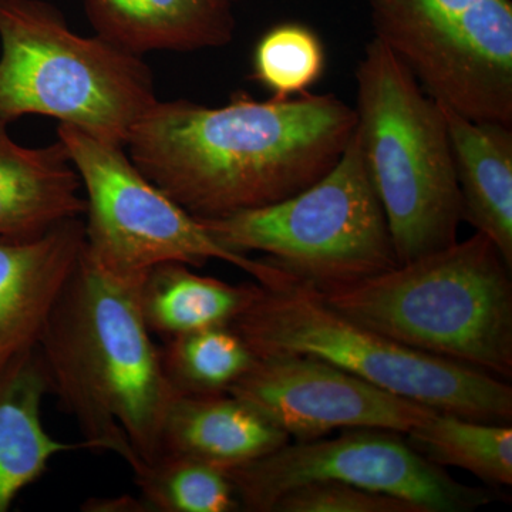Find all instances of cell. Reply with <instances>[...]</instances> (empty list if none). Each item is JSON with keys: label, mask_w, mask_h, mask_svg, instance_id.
<instances>
[{"label": "cell", "mask_w": 512, "mask_h": 512, "mask_svg": "<svg viewBox=\"0 0 512 512\" xmlns=\"http://www.w3.org/2000/svg\"><path fill=\"white\" fill-rule=\"evenodd\" d=\"M353 107L335 94L227 104L158 100L134 127L131 161L198 220L275 204L328 173L355 133Z\"/></svg>", "instance_id": "cell-1"}, {"label": "cell", "mask_w": 512, "mask_h": 512, "mask_svg": "<svg viewBox=\"0 0 512 512\" xmlns=\"http://www.w3.org/2000/svg\"><path fill=\"white\" fill-rule=\"evenodd\" d=\"M37 352L49 393L89 450L116 454L133 473L160 456L165 414L177 394L141 315L137 286L104 274L83 252Z\"/></svg>", "instance_id": "cell-2"}, {"label": "cell", "mask_w": 512, "mask_h": 512, "mask_svg": "<svg viewBox=\"0 0 512 512\" xmlns=\"http://www.w3.org/2000/svg\"><path fill=\"white\" fill-rule=\"evenodd\" d=\"M511 269L476 232L369 278L315 289L330 308L400 345L511 380Z\"/></svg>", "instance_id": "cell-3"}, {"label": "cell", "mask_w": 512, "mask_h": 512, "mask_svg": "<svg viewBox=\"0 0 512 512\" xmlns=\"http://www.w3.org/2000/svg\"><path fill=\"white\" fill-rule=\"evenodd\" d=\"M355 136L399 264L458 241L463 201L439 101L373 39L356 70Z\"/></svg>", "instance_id": "cell-4"}, {"label": "cell", "mask_w": 512, "mask_h": 512, "mask_svg": "<svg viewBox=\"0 0 512 512\" xmlns=\"http://www.w3.org/2000/svg\"><path fill=\"white\" fill-rule=\"evenodd\" d=\"M229 326L256 359L315 357L439 412L511 424L507 380L400 345L330 308L312 285L292 275L258 284L255 298Z\"/></svg>", "instance_id": "cell-5"}, {"label": "cell", "mask_w": 512, "mask_h": 512, "mask_svg": "<svg viewBox=\"0 0 512 512\" xmlns=\"http://www.w3.org/2000/svg\"><path fill=\"white\" fill-rule=\"evenodd\" d=\"M158 101L141 55L77 35L43 0H0V117H52L126 148Z\"/></svg>", "instance_id": "cell-6"}, {"label": "cell", "mask_w": 512, "mask_h": 512, "mask_svg": "<svg viewBox=\"0 0 512 512\" xmlns=\"http://www.w3.org/2000/svg\"><path fill=\"white\" fill-rule=\"evenodd\" d=\"M200 222L222 247L244 255L262 252L318 291L399 265L355 133L338 163L305 190L275 204Z\"/></svg>", "instance_id": "cell-7"}, {"label": "cell", "mask_w": 512, "mask_h": 512, "mask_svg": "<svg viewBox=\"0 0 512 512\" xmlns=\"http://www.w3.org/2000/svg\"><path fill=\"white\" fill-rule=\"evenodd\" d=\"M62 141L86 192L84 254L104 274L138 286L154 266L181 262L200 268L212 259L247 272L259 285L288 276L269 259H252L222 247L173 198L141 173L124 147L59 124Z\"/></svg>", "instance_id": "cell-8"}, {"label": "cell", "mask_w": 512, "mask_h": 512, "mask_svg": "<svg viewBox=\"0 0 512 512\" xmlns=\"http://www.w3.org/2000/svg\"><path fill=\"white\" fill-rule=\"evenodd\" d=\"M375 39L427 94L474 120L512 126L511 0H365Z\"/></svg>", "instance_id": "cell-9"}, {"label": "cell", "mask_w": 512, "mask_h": 512, "mask_svg": "<svg viewBox=\"0 0 512 512\" xmlns=\"http://www.w3.org/2000/svg\"><path fill=\"white\" fill-rule=\"evenodd\" d=\"M403 434L346 430L336 439L286 443L266 456L225 470L241 510L271 512L301 485L335 481L409 501L420 512H467L494 503L490 488L468 487L426 460Z\"/></svg>", "instance_id": "cell-10"}, {"label": "cell", "mask_w": 512, "mask_h": 512, "mask_svg": "<svg viewBox=\"0 0 512 512\" xmlns=\"http://www.w3.org/2000/svg\"><path fill=\"white\" fill-rule=\"evenodd\" d=\"M229 393L296 441L352 429L404 436L439 412L311 356L256 359Z\"/></svg>", "instance_id": "cell-11"}, {"label": "cell", "mask_w": 512, "mask_h": 512, "mask_svg": "<svg viewBox=\"0 0 512 512\" xmlns=\"http://www.w3.org/2000/svg\"><path fill=\"white\" fill-rule=\"evenodd\" d=\"M84 245L83 218L33 238L0 237V370L37 348Z\"/></svg>", "instance_id": "cell-12"}, {"label": "cell", "mask_w": 512, "mask_h": 512, "mask_svg": "<svg viewBox=\"0 0 512 512\" xmlns=\"http://www.w3.org/2000/svg\"><path fill=\"white\" fill-rule=\"evenodd\" d=\"M0 117V237H37L60 222L83 218L82 181L62 141L30 148Z\"/></svg>", "instance_id": "cell-13"}, {"label": "cell", "mask_w": 512, "mask_h": 512, "mask_svg": "<svg viewBox=\"0 0 512 512\" xmlns=\"http://www.w3.org/2000/svg\"><path fill=\"white\" fill-rule=\"evenodd\" d=\"M97 35L136 55L195 52L232 42L225 0H84Z\"/></svg>", "instance_id": "cell-14"}, {"label": "cell", "mask_w": 512, "mask_h": 512, "mask_svg": "<svg viewBox=\"0 0 512 512\" xmlns=\"http://www.w3.org/2000/svg\"><path fill=\"white\" fill-rule=\"evenodd\" d=\"M288 434L234 394L175 396L161 430V454L229 470L289 443Z\"/></svg>", "instance_id": "cell-15"}, {"label": "cell", "mask_w": 512, "mask_h": 512, "mask_svg": "<svg viewBox=\"0 0 512 512\" xmlns=\"http://www.w3.org/2000/svg\"><path fill=\"white\" fill-rule=\"evenodd\" d=\"M463 218L493 241L512 268V126L443 106Z\"/></svg>", "instance_id": "cell-16"}, {"label": "cell", "mask_w": 512, "mask_h": 512, "mask_svg": "<svg viewBox=\"0 0 512 512\" xmlns=\"http://www.w3.org/2000/svg\"><path fill=\"white\" fill-rule=\"evenodd\" d=\"M49 384L37 348L0 370V512L46 473L59 454L89 450L84 441L63 443L50 436L42 420Z\"/></svg>", "instance_id": "cell-17"}, {"label": "cell", "mask_w": 512, "mask_h": 512, "mask_svg": "<svg viewBox=\"0 0 512 512\" xmlns=\"http://www.w3.org/2000/svg\"><path fill=\"white\" fill-rule=\"evenodd\" d=\"M258 284L231 285L181 262L151 268L137 286L138 306L151 335L170 339L229 326L255 298Z\"/></svg>", "instance_id": "cell-18"}, {"label": "cell", "mask_w": 512, "mask_h": 512, "mask_svg": "<svg viewBox=\"0 0 512 512\" xmlns=\"http://www.w3.org/2000/svg\"><path fill=\"white\" fill-rule=\"evenodd\" d=\"M406 436L407 443L436 466L461 468L491 487L512 485L511 424L434 412Z\"/></svg>", "instance_id": "cell-19"}, {"label": "cell", "mask_w": 512, "mask_h": 512, "mask_svg": "<svg viewBox=\"0 0 512 512\" xmlns=\"http://www.w3.org/2000/svg\"><path fill=\"white\" fill-rule=\"evenodd\" d=\"M161 366L177 396L229 393L256 357L231 326H215L165 339Z\"/></svg>", "instance_id": "cell-20"}, {"label": "cell", "mask_w": 512, "mask_h": 512, "mask_svg": "<svg viewBox=\"0 0 512 512\" xmlns=\"http://www.w3.org/2000/svg\"><path fill=\"white\" fill-rule=\"evenodd\" d=\"M133 474L151 512L241 510L225 470L197 458L161 454Z\"/></svg>", "instance_id": "cell-21"}, {"label": "cell", "mask_w": 512, "mask_h": 512, "mask_svg": "<svg viewBox=\"0 0 512 512\" xmlns=\"http://www.w3.org/2000/svg\"><path fill=\"white\" fill-rule=\"evenodd\" d=\"M325 69L322 40L301 23L276 25L256 43L252 59L254 79L276 99L308 93Z\"/></svg>", "instance_id": "cell-22"}, {"label": "cell", "mask_w": 512, "mask_h": 512, "mask_svg": "<svg viewBox=\"0 0 512 512\" xmlns=\"http://www.w3.org/2000/svg\"><path fill=\"white\" fill-rule=\"evenodd\" d=\"M271 512H420L409 501L356 485L319 481L282 495Z\"/></svg>", "instance_id": "cell-23"}, {"label": "cell", "mask_w": 512, "mask_h": 512, "mask_svg": "<svg viewBox=\"0 0 512 512\" xmlns=\"http://www.w3.org/2000/svg\"><path fill=\"white\" fill-rule=\"evenodd\" d=\"M87 512H151L143 497L119 495V497L90 498L82 505Z\"/></svg>", "instance_id": "cell-24"}, {"label": "cell", "mask_w": 512, "mask_h": 512, "mask_svg": "<svg viewBox=\"0 0 512 512\" xmlns=\"http://www.w3.org/2000/svg\"><path fill=\"white\" fill-rule=\"evenodd\" d=\"M225 2L231 3V5H232V3L238 2V0H225Z\"/></svg>", "instance_id": "cell-25"}]
</instances>
